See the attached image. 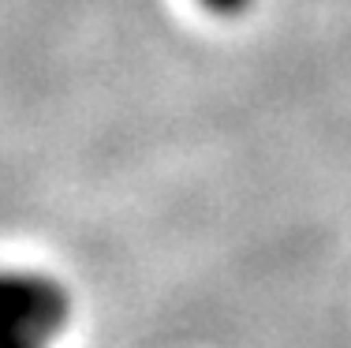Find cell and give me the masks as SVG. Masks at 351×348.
<instances>
[{"label":"cell","mask_w":351,"mask_h":348,"mask_svg":"<svg viewBox=\"0 0 351 348\" xmlns=\"http://www.w3.org/2000/svg\"><path fill=\"white\" fill-rule=\"evenodd\" d=\"M71 288L41 270H0V348H53L71 326Z\"/></svg>","instance_id":"6da1fadb"},{"label":"cell","mask_w":351,"mask_h":348,"mask_svg":"<svg viewBox=\"0 0 351 348\" xmlns=\"http://www.w3.org/2000/svg\"><path fill=\"white\" fill-rule=\"evenodd\" d=\"M202 8L217 19H243V15L254 8V0H202Z\"/></svg>","instance_id":"7a4b0ae2"}]
</instances>
